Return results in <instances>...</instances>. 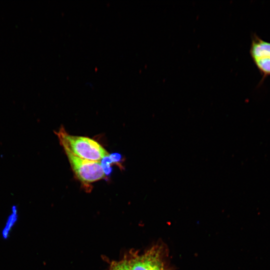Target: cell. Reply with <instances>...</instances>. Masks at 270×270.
<instances>
[{
	"mask_svg": "<svg viewBox=\"0 0 270 270\" xmlns=\"http://www.w3.org/2000/svg\"><path fill=\"white\" fill-rule=\"evenodd\" d=\"M56 134L64 148L82 158L100 161L108 154L96 140L88 137L71 135L63 127H61Z\"/></svg>",
	"mask_w": 270,
	"mask_h": 270,
	"instance_id": "1",
	"label": "cell"
},
{
	"mask_svg": "<svg viewBox=\"0 0 270 270\" xmlns=\"http://www.w3.org/2000/svg\"><path fill=\"white\" fill-rule=\"evenodd\" d=\"M110 270H130L127 259L118 262H113Z\"/></svg>",
	"mask_w": 270,
	"mask_h": 270,
	"instance_id": "6",
	"label": "cell"
},
{
	"mask_svg": "<svg viewBox=\"0 0 270 270\" xmlns=\"http://www.w3.org/2000/svg\"><path fill=\"white\" fill-rule=\"evenodd\" d=\"M12 212V214L8 218L6 224L2 232L3 236L4 238H6L8 236L11 228L12 226L16 220V208H13Z\"/></svg>",
	"mask_w": 270,
	"mask_h": 270,
	"instance_id": "5",
	"label": "cell"
},
{
	"mask_svg": "<svg viewBox=\"0 0 270 270\" xmlns=\"http://www.w3.org/2000/svg\"><path fill=\"white\" fill-rule=\"evenodd\" d=\"M250 52L263 78L270 76V42L262 40L254 34L252 37Z\"/></svg>",
	"mask_w": 270,
	"mask_h": 270,
	"instance_id": "3",
	"label": "cell"
},
{
	"mask_svg": "<svg viewBox=\"0 0 270 270\" xmlns=\"http://www.w3.org/2000/svg\"><path fill=\"white\" fill-rule=\"evenodd\" d=\"M127 260L130 270H165L160 248L156 246Z\"/></svg>",
	"mask_w": 270,
	"mask_h": 270,
	"instance_id": "4",
	"label": "cell"
},
{
	"mask_svg": "<svg viewBox=\"0 0 270 270\" xmlns=\"http://www.w3.org/2000/svg\"><path fill=\"white\" fill-rule=\"evenodd\" d=\"M77 178L84 185H88L105 177L100 161H91L79 158L64 148Z\"/></svg>",
	"mask_w": 270,
	"mask_h": 270,
	"instance_id": "2",
	"label": "cell"
}]
</instances>
